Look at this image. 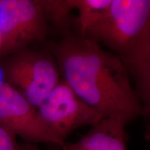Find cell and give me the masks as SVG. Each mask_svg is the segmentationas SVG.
Returning a JSON list of instances; mask_svg holds the SVG:
<instances>
[{
  "label": "cell",
  "mask_w": 150,
  "mask_h": 150,
  "mask_svg": "<svg viewBox=\"0 0 150 150\" xmlns=\"http://www.w3.org/2000/svg\"><path fill=\"white\" fill-rule=\"evenodd\" d=\"M61 77L103 117L130 122L142 107L122 60L98 43L69 35L50 45Z\"/></svg>",
  "instance_id": "cell-1"
},
{
  "label": "cell",
  "mask_w": 150,
  "mask_h": 150,
  "mask_svg": "<svg viewBox=\"0 0 150 150\" xmlns=\"http://www.w3.org/2000/svg\"><path fill=\"white\" fill-rule=\"evenodd\" d=\"M150 27V0H111L83 38L102 43L121 59L128 56Z\"/></svg>",
  "instance_id": "cell-2"
},
{
  "label": "cell",
  "mask_w": 150,
  "mask_h": 150,
  "mask_svg": "<svg viewBox=\"0 0 150 150\" xmlns=\"http://www.w3.org/2000/svg\"><path fill=\"white\" fill-rule=\"evenodd\" d=\"M2 73L6 83L38 107L61 79L51 52L27 47L5 58Z\"/></svg>",
  "instance_id": "cell-3"
},
{
  "label": "cell",
  "mask_w": 150,
  "mask_h": 150,
  "mask_svg": "<svg viewBox=\"0 0 150 150\" xmlns=\"http://www.w3.org/2000/svg\"><path fill=\"white\" fill-rule=\"evenodd\" d=\"M49 24L39 0L0 1V59L44 42Z\"/></svg>",
  "instance_id": "cell-4"
},
{
  "label": "cell",
  "mask_w": 150,
  "mask_h": 150,
  "mask_svg": "<svg viewBox=\"0 0 150 150\" xmlns=\"http://www.w3.org/2000/svg\"><path fill=\"white\" fill-rule=\"evenodd\" d=\"M37 112L45 127L62 142L75 129L93 126L104 118L81 99L62 79L37 108Z\"/></svg>",
  "instance_id": "cell-5"
},
{
  "label": "cell",
  "mask_w": 150,
  "mask_h": 150,
  "mask_svg": "<svg viewBox=\"0 0 150 150\" xmlns=\"http://www.w3.org/2000/svg\"><path fill=\"white\" fill-rule=\"evenodd\" d=\"M0 126L20 137L25 142H46L61 147L65 144L45 127L38 115L37 108L4 81L0 83Z\"/></svg>",
  "instance_id": "cell-6"
},
{
  "label": "cell",
  "mask_w": 150,
  "mask_h": 150,
  "mask_svg": "<svg viewBox=\"0 0 150 150\" xmlns=\"http://www.w3.org/2000/svg\"><path fill=\"white\" fill-rule=\"evenodd\" d=\"M127 123L121 118H102L79 140L65 143L61 150H127Z\"/></svg>",
  "instance_id": "cell-7"
},
{
  "label": "cell",
  "mask_w": 150,
  "mask_h": 150,
  "mask_svg": "<svg viewBox=\"0 0 150 150\" xmlns=\"http://www.w3.org/2000/svg\"><path fill=\"white\" fill-rule=\"evenodd\" d=\"M122 60L142 107V115L150 117V27L132 52Z\"/></svg>",
  "instance_id": "cell-8"
},
{
  "label": "cell",
  "mask_w": 150,
  "mask_h": 150,
  "mask_svg": "<svg viewBox=\"0 0 150 150\" xmlns=\"http://www.w3.org/2000/svg\"><path fill=\"white\" fill-rule=\"evenodd\" d=\"M111 0H71L73 10L78 15L74 19L73 34L82 37L100 18Z\"/></svg>",
  "instance_id": "cell-9"
},
{
  "label": "cell",
  "mask_w": 150,
  "mask_h": 150,
  "mask_svg": "<svg viewBox=\"0 0 150 150\" xmlns=\"http://www.w3.org/2000/svg\"><path fill=\"white\" fill-rule=\"evenodd\" d=\"M48 24H51L63 34H73L74 20L70 16L73 10L71 0H39Z\"/></svg>",
  "instance_id": "cell-10"
},
{
  "label": "cell",
  "mask_w": 150,
  "mask_h": 150,
  "mask_svg": "<svg viewBox=\"0 0 150 150\" xmlns=\"http://www.w3.org/2000/svg\"><path fill=\"white\" fill-rule=\"evenodd\" d=\"M16 137L8 129L0 126V150H16Z\"/></svg>",
  "instance_id": "cell-11"
},
{
  "label": "cell",
  "mask_w": 150,
  "mask_h": 150,
  "mask_svg": "<svg viewBox=\"0 0 150 150\" xmlns=\"http://www.w3.org/2000/svg\"><path fill=\"white\" fill-rule=\"evenodd\" d=\"M16 150H40L35 144L29 143V142H22L17 143Z\"/></svg>",
  "instance_id": "cell-12"
},
{
  "label": "cell",
  "mask_w": 150,
  "mask_h": 150,
  "mask_svg": "<svg viewBox=\"0 0 150 150\" xmlns=\"http://www.w3.org/2000/svg\"><path fill=\"white\" fill-rule=\"evenodd\" d=\"M145 137V139L150 142V123L148 124L147 127H146Z\"/></svg>",
  "instance_id": "cell-13"
}]
</instances>
